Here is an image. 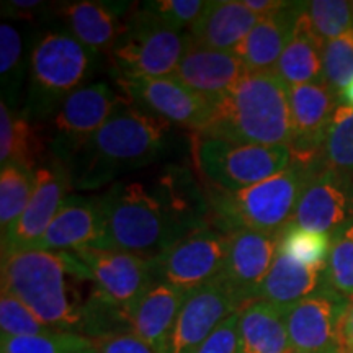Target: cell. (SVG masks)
<instances>
[{
  "label": "cell",
  "instance_id": "1",
  "mask_svg": "<svg viewBox=\"0 0 353 353\" xmlns=\"http://www.w3.org/2000/svg\"><path fill=\"white\" fill-rule=\"evenodd\" d=\"M101 239L99 249L154 259L196 229L208 226L200 188L182 169L152 182H120L97 198Z\"/></svg>",
  "mask_w": 353,
  "mask_h": 353
},
{
  "label": "cell",
  "instance_id": "2",
  "mask_svg": "<svg viewBox=\"0 0 353 353\" xmlns=\"http://www.w3.org/2000/svg\"><path fill=\"white\" fill-rule=\"evenodd\" d=\"M85 281H94V276L74 252L33 249L2 257V291L20 299L54 330L82 335Z\"/></svg>",
  "mask_w": 353,
  "mask_h": 353
},
{
  "label": "cell",
  "instance_id": "3",
  "mask_svg": "<svg viewBox=\"0 0 353 353\" xmlns=\"http://www.w3.org/2000/svg\"><path fill=\"white\" fill-rule=\"evenodd\" d=\"M165 130V121L130 99L123 100L107 123L61 165L77 187H101L118 172L138 169L161 157L167 144Z\"/></svg>",
  "mask_w": 353,
  "mask_h": 353
},
{
  "label": "cell",
  "instance_id": "4",
  "mask_svg": "<svg viewBox=\"0 0 353 353\" xmlns=\"http://www.w3.org/2000/svg\"><path fill=\"white\" fill-rule=\"evenodd\" d=\"M200 134L237 144L288 148L290 87L273 72H247L214 103L210 126Z\"/></svg>",
  "mask_w": 353,
  "mask_h": 353
},
{
  "label": "cell",
  "instance_id": "5",
  "mask_svg": "<svg viewBox=\"0 0 353 353\" xmlns=\"http://www.w3.org/2000/svg\"><path fill=\"white\" fill-rule=\"evenodd\" d=\"M317 167H306L291 161L288 169L239 192L213 190L210 206L214 228L226 234L239 229L276 234L293 221L298 201Z\"/></svg>",
  "mask_w": 353,
  "mask_h": 353
},
{
  "label": "cell",
  "instance_id": "6",
  "mask_svg": "<svg viewBox=\"0 0 353 353\" xmlns=\"http://www.w3.org/2000/svg\"><path fill=\"white\" fill-rule=\"evenodd\" d=\"M193 162L211 190L239 192L288 169L290 149L285 145L237 144L195 132Z\"/></svg>",
  "mask_w": 353,
  "mask_h": 353
},
{
  "label": "cell",
  "instance_id": "7",
  "mask_svg": "<svg viewBox=\"0 0 353 353\" xmlns=\"http://www.w3.org/2000/svg\"><path fill=\"white\" fill-rule=\"evenodd\" d=\"M188 43L190 37L141 7L110 52L121 79H161L174 76Z\"/></svg>",
  "mask_w": 353,
  "mask_h": 353
},
{
  "label": "cell",
  "instance_id": "8",
  "mask_svg": "<svg viewBox=\"0 0 353 353\" xmlns=\"http://www.w3.org/2000/svg\"><path fill=\"white\" fill-rule=\"evenodd\" d=\"M97 51L70 33L51 32L32 51V101L39 112L50 110L83 87L94 74Z\"/></svg>",
  "mask_w": 353,
  "mask_h": 353
},
{
  "label": "cell",
  "instance_id": "9",
  "mask_svg": "<svg viewBox=\"0 0 353 353\" xmlns=\"http://www.w3.org/2000/svg\"><path fill=\"white\" fill-rule=\"evenodd\" d=\"M228 234L205 226L151 259L154 280L192 291L223 276Z\"/></svg>",
  "mask_w": 353,
  "mask_h": 353
},
{
  "label": "cell",
  "instance_id": "10",
  "mask_svg": "<svg viewBox=\"0 0 353 353\" xmlns=\"http://www.w3.org/2000/svg\"><path fill=\"white\" fill-rule=\"evenodd\" d=\"M123 101L108 83L95 82L77 88L61 101L54 117L52 151L68 161L85 141L95 134Z\"/></svg>",
  "mask_w": 353,
  "mask_h": 353
},
{
  "label": "cell",
  "instance_id": "11",
  "mask_svg": "<svg viewBox=\"0 0 353 353\" xmlns=\"http://www.w3.org/2000/svg\"><path fill=\"white\" fill-rule=\"evenodd\" d=\"M293 224L334 236L353 224V174L317 167L294 211Z\"/></svg>",
  "mask_w": 353,
  "mask_h": 353
},
{
  "label": "cell",
  "instance_id": "12",
  "mask_svg": "<svg viewBox=\"0 0 353 353\" xmlns=\"http://www.w3.org/2000/svg\"><path fill=\"white\" fill-rule=\"evenodd\" d=\"M136 107L165 123L203 132L213 118V105L174 77L120 79Z\"/></svg>",
  "mask_w": 353,
  "mask_h": 353
},
{
  "label": "cell",
  "instance_id": "13",
  "mask_svg": "<svg viewBox=\"0 0 353 353\" xmlns=\"http://www.w3.org/2000/svg\"><path fill=\"white\" fill-rule=\"evenodd\" d=\"M339 100L341 97L325 82L290 88L291 161L306 167L321 164L322 144Z\"/></svg>",
  "mask_w": 353,
  "mask_h": 353
},
{
  "label": "cell",
  "instance_id": "14",
  "mask_svg": "<svg viewBox=\"0 0 353 353\" xmlns=\"http://www.w3.org/2000/svg\"><path fill=\"white\" fill-rule=\"evenodd\" d=\"M34 179V190L23 214L2 237V257L37 249L72 185L68 170L61 164L38 167Z\"/></svg>",
  "mask_w": 353,
  "mask_h": 353
},
{
  "label": "cell",
  "instance_id": "15",
  "mask_svg": "<svg viewBox=\"0 0 353 353\" xmlns=\"http://www.w3.org/2000/svg\"><path fill=\"white\" fill-rule=\"evenodd\" d=\"M74 254L90 270L95 290L114 306L121 307L126 314L156 281L151 259L103 249H82Z\"/></svg>",
  "mask_w": 353,
  "mask_h": 353
},
{
  "label": "cell",
  "instance_id": "16",
  "mask_svg": "<svg viewBox=\"0 0 353 353\" xmlns=\"http://www.w3.org/2000/svg\"><path fill=\"white\" fill-rule=\"evenodd\" d=\"M350 299L322 286L311 296L285 309V324L293 352H321L337 347L339 329Z\"/></svg>",
  "mask_w": 353,
  "mask_h": 353
},
{
  "label": "cell",
  "instance_id": "17",
  "mask_svg": "<svg viewBox=\"0 0 353 353\" xmlns=\"http://www.w3.org/2000/svg\"><path fill=\"white\" fill-rule=\"evenodd\" d=\"M281 232L267 234L239 229L228 234V257L219 278L242 306L257 299L260 285L275 262Z\"/></svg>",
  "mask_w": 353,
  "mask_h": 353
},
{
  "label": "cell",
  "instance_id": "18",
  "mask_svg": "<svg viewBox=\"0 0 353 353\" xmlns=\"http://www.w3.org/2000/svg\"><path fill=\"white\" fill-rule=\"evenodd\" d=\"M241 307L236 294L221 280L188 291L176 317L169 353H193L221 322Z\"/></svg>",
  "mask_w": 353,
  "mask_h": 353
},
{
  "label": "cell",
  "instance_id": "19",
  "mask_svg": "<svg viewBox=\"0 0 353 353\" xmlns=\"http://www.w3.org/2000/svg\"><path fill=\"white\" fill-rule=\"evenodd\" d=\"M245 74V65L234 51H216L190 41L172 77L214 107Z\"/></svg>",
  "mask_w": 353,
  "mask_h": 353
},
{
  "label": "cell",
  "instance_id": "20",
  "mask_svg": "<svg viewBox=\"0 0 353 353\" xmlns=\"http://www.w3.org/2000/svg\"><path fill=\"white\" fill-rule=\"evenodd\" d=\"M188 291L154 281L128 312L131 329L157 353H169L176 317Z\"/></svg>",
  "mask_w": 353,
  "mask_h": 353
},
{
  "label": "cell",
  "instance_id": "21",
  "mask_svg": "<svg viewBox=\"0 0 353 353\" xmlns=\"http://www.w3.org/2000/svg\"><path fill=\"white\" fill-rule=\"evenodd\" d=\"M100 239L99 200L68 196L37 249L52 252H77L82 249H99Z\"/></svg>",
  "mask_w": 353,
  "mask_h": 353
},
{
  "label": "cell",
  "instance_id": "22",
  "mask_svg": "<svg viewBox=\"0 0 353 353\" xmlns=\"http://www.w3.org/2000/svg\"><path fill=\"white\" fill-rule=\"evenodd\" d=\"M303 3L290 2L272 15L260 17L257 25L239 44L236 54L241 57L247 72H273L294 34V26Z\"/></svg>",
  "mask_w": 353,
  "mask_h": 353
},
{
  "label": "cell",
  "instance_id": "23",
  "mask_svg": "<svg viewBox=\"0 0 353 353\" xmlns=\"http://www.w3.org/2000/svg\"><path fill=\"white\" fill-rule=\"evenodd\" d=\"M259 19L239 0L210 2L190 28V41L216 51H236Z\"/></svg>",
  "mask_w": 353,
  "mask_h": 353
},
{
  "label": "cell",
  "instance_id": "24",
  "mask_svg": "<svg viewBox=\"0 0 353 353\" xmlns=\"http://www.w3.org/2000/svg\"><path fill=\"white\" fill-rule=\"evenodd\" d=\"M325 285V263L304 265L278 250L275 262L260 285L257 299L275 304L281 311L311 296Z\"/></svg>",
  "mask_w": 353,
  "mask_h": 353
},
{
  "label": "cell",
  "instance_id": "25",
  "mask_svg": "<svg viewBox=\"0 0 353 353\" xmlns=\"http://www.w3.org/2000/svg\"><path fill=\"white\" fill-rule=\"evenodd\" d=\"M239 353H293L280 307L254 299L239 309Z\"/></svg>",
  "mask_w": 353,
  "mask_h": 353
},
{
  "label": "cell",
  "instance_id": "26",
  "mask_svg": "<svg viewBox=\"0 0 353 353\" xmlns=\"http://www.w3.org/2000/svg\"><path fill=\"white\" fill-rule=\"evenodd\" d=\"M322 51H324V44L312 33L306 13V3H303L293 38L285 48L273 74H276L290 88L324 82Z\"/></svg>",
  "mask_w": 353,
  "mask_h": 353
},
{
  "label": "cell",
  "instance_id": "27",
  "mask_svg": "<svg viewBox=\"0 0 353 353\" xmlns=\"http://www.w3.org/2000/svg\"><path fill=\"white\" fill-rule=\"evenodd\" d=\"M70 34L94 51H112L125 32L118 8L103 2H70L61 8Z\"/></svg>",
  "mask_w": 353,
  "mask_h": 353
},
{
  "label": "cell",
  "instance_id": "28",
  "mask_svg": "<svg viewBox=\"0 0 353 353\" xmlns=\"http://www.w3.org/2000/svg\"><path fill=\"white\" fill-rule=\"evenodd\" d=\"M46 152L41 130L20 114H13L6 100L0 101V164L19 165L34 172Z\"/></svg>",
  "mask_w": 353,
  "mask_h": 353
},
{
  "label": "cell",
  "instance_id": "29",
  "mask_svg": "<svg viewBox=\"0 0 353 353\" xmlns=\"http://www.w3.org/2000/svg\"><path fill=\"white\" fill-rule=\"evenodd\" d=\"M34 172L19 165L2 167L0 174V229L2 237L10 231L28 205L34 190Z\"/></svg>",
  "mask_w": 353,
  "mask_h": 353
},
{
  "label": "cell",
  "instance_id": "30",
  "mask_svg": "<svg viewBox=\"0 0 353 353\" xmlns=\"http://www.w3.org/2000/svg\"><path fill=\"white\" fill-rule=\"evenodd\" d=\"M321 164L327 169L353 174V108L339 105L325 134Z\"/></svg>",
  "mask_w": 353,
  "mask_h": 353
},
{
  "label": "cell",
  "instance_id": "31",
  "mask_svg": "<svg viewBox=\"0 0 353 353\" xmlns=\"http://www.w3.org/2000/svg\"><path fill=\"white\" fill-rule=\"evenodd\" d=\"M2 353H99L92 339L76 332L54 330L50 334L0 339Z\"/></svg>",
  "mask_w": 353,
  "mask_h": 353
},
{
  "label": "cell",
  "instance_id": "32",
  "mask_svg": "<svg viewBox=\"0 0 353 353\" xmlns=\"http://www.w3.org/2000/svg\"><path fill=\"white\" fill-rule=\"evenodd\" d=\"M325 285L341 296L353 299V224L330 236Z\"/></svg>",
  "mask_w": 353,
  "mask_h": 353
},
{
  "label": "cell",
  "instance_id": "33",
  "mask_svg": "<svg viewBox=\"0 0 353 353\" xmlns=\"http://www.w3.org/2000/svg\"><path fill=\"white\" fill-rule=\"evenodd\" d=\"M312 33L322 44L353 30V8L347 0H314L306 3Z\"/></svg>",
  "mask_w": 353,
  "mask_h": 353
},
{
  "label": "cell",
  "instance_id": "34",
  "mask_svg": "<svg viewBox=\"0 0 353 353\" xmlns=\"http://www.w3.org/2000/svg\"><path fill=\"white\" fill-rule=\"evenodd\" d=\"M278 250L304 265H324L330 252V236L290 223L281 231Z\"/></svg>",
  "mask_w": 353,
  "mask_h": 353
},
{
  "label": "cell",
  "instance_id": "35",
  "mask_svg": "<svg viewBox=\"0 0 353 353\" xmlns=\"http://www.w3.org/2000/svg\"><path fill=\"white\" fill-rule=\"evenodd\" d=\"M324 82L341 97L353 81V30L324 44Z\"/></svg>",
  "mask_w": 353,
  "mask_h": 353
},
{
  "label": "cell",
  "instance_id": "36",
  "mask_svg": "<svg viewBox=\"0 0 353 353\" xmlns=\"http://www.w3.org/2000/svg\"><path fill=\"white\" fill-rule=\"evenodd\" d=\"M54 332L50 325L43 324L37 316L13 294L2 291L0 296V334L2 337H26Z\"/></svg>",
  "mask_w": 353,
  "mask_h": 353
},
{
  "label": "cell",
  "instance_id": "37",
  "mask_svg": "<svg viewBox=\"0 0 353 353\" xmlns=\"http://www.w3.org/2000/svg\"><path fill=\"white\" fill-rule=\"evenodd\" d=\"M208 3L203 0H154L143 3V8L164 23L182 30L185 26L192 28L206 10Z\"/></svg>",
  "mask_w": 353,
  "mask_h": 353
},
{
  "label": "cell",
  "instance_id": "38",
  "mask_svg": "<svg viewBox=\"0 0 353 353\" xmlns=\"http://www.w3.org/2000/svg\"><path fill=\"white\" fill-rule=\"evenodd\" d=\"M23 44L19 30L3 21L0 25V76L3 88L13 87V82L20 81V63Z\"/></svg>",
  "mask_w": 353,
  "mask_h": 353
},
{
  "label": "cell",
  "instance_id": "39",
  "mask_svg": "<svg viewBox=\"0 0 353 353\" xmlns=\"http://www.w3.org/2000/svg\"><path fill=\"white\" fill-rule=\"evenodd\" d=\"M193 353H239V311L221 322Z\"/></svg>",
  "mask_w": 353,
  "mask_h": 353
},
{
  "label": "cell",
  "instance_id": "40",
  "mask_svg": "<svg viewBox=\"0 0 353 353\" xmlns=\"http://www.w3.org/2000/svg\"><path fill=\"white\" fill-rule=\"evenodd\" d=\"M94 345L99 353H157L134 332H120L95 339Z\"/></svg>",
  "mask_w": 353,
  "mask_h": 353
},
{
  "label": "cell",
  "instance_id": "41",
  "mask_svg": "<svg viewBox=\"0 0 353 353\" xmlns=\"http://www.w3.org/2000/svg\"><path fill=\"white\" fill-rule=\"evenodd\" d=\"M337 347L341 353H353V299L348 304L339 329Z\"/></svg>",
  "mask_w": 353,
  "mask_h": 353
},
{
  "label": "cell",
  "instance_id": "42",
  "mask_svg": "<svg viewBox=\"0 0 353 353\" xmlns=\"http://www.w3.org/2000/svg\"><path fill=\"white\" fill-rule=\"evenodd\" d=\"M288 3L290 2H280V0H244V6L257 17L272 15V13L285 8Z\"/></svg>",
  "mask_w": 353,
  "mask_h": 353
},
{
  "label": "cell",
  "instance_id": "43",
  "mask_svg": "<svg viewBox=\"0 0 353 353\" xmlns=\"http://www.w3.org/2000/svg\"><path fill=\"white\" fill-rule=\"evenodd\" d=\"M8 6L12 8H17V10H34V8L41 7L43 2H38V0H28V2H25V0H13V2H8Z\"/></svg>",
  "mask_w": 353,
  "mask_h": 353
},
{
  "label": "cell",
  "instance_id": "44",
  "mask_svg": "<svg viewBox=\"0 0 353 353\" xmlns=\"http://www.w3.org/2000/svg\"><path fill=\"white\" fill-rule=\"evenodd\" d=\"M341 100L345 101V105L353 108V81L348 83L347 88H343L341 94Z\"/></svg>",
  "mask_w": 353,
  "mask_h": 353
},
{
  "label": "cell",
  "instance_id": "45",
  "mask_svg": "<svg viewBox=\"0 0 353 353\" xmlns=\"http://www.w3.org/2000/svg\"><path fill=\"white\" fill-rule=\"evenodd\" d=\"M293 353H341L339 347H332L327 348V350H321V352H293Z\"/></svg>",
  "mask_w": 353,
  "mask_h": 353
},
{
  "label": "cell",
  "instance_id": "46",
  "mask_svg": "<svg viewBox=\"0 0 353 353\" xmlns=\"http://www.w3.org/2000/svg\"><path fill=\"white\" fill-rule=\"evenodd\" d=\"M352 8H353V2H352Z\"/></svg>",
  "mask_w": 353,
  "mask_h": 353
}]
</instances>
